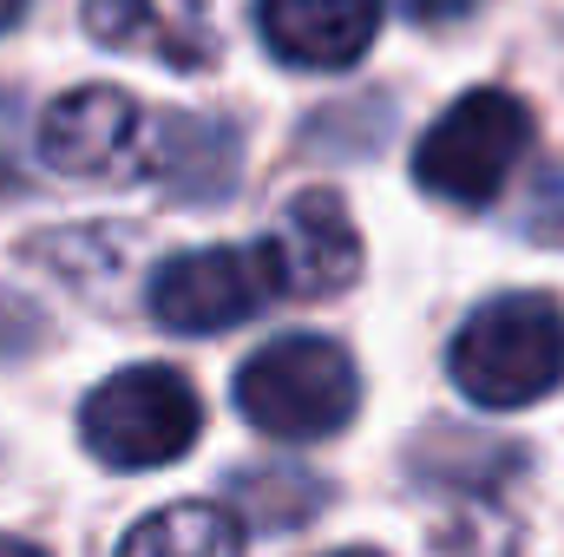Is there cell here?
Wrapping results in <instances>:
<instances>
[{
	"mask_svg": "<svg viewBox=\"0 0 564 557\" xmlns=\"http://www.w3.org/2000/svg\"><path fill=\"white\" fill-rule=\"evenodd\" d=\"M453 381L466 401L512 414L545 401L564 381V308L552 295H499L473 308V321L453 335Z\"/></svg>",
	"mask_w": 564,
	"mask_h": 557,
	"instance_id": "obj_1",
	"label": "cell"
},
{
	"mask_svg": "<svg viewBox=\"0 0 564 557\" xmlns=\"http://www.w3.org/2000/svg\"><path fill=\"white\" fill-rule=\"evenodd\" d=\"M204 433V401L197 387L177 374V368H119L112 381H99L79 407V439L99 466L112 472H151V466H171L197 446Z\"/></svg>",
	"mask_w": 564,
	"mask_h": 557,
	"instance_id": "obj_2",
	"label": "cell"
},
{
	"mask_svg": "<svg viewBox=\"0 0 564 557\" xmlns=\"http://www.w3.org/2000/svg\"><path fill=\"white\" fill-rule=\"evenodd\" d=\"M237 407L270 439H335L361 407V381L348 348L322 335H282L243 361Z\"/></svg>",
	"mask_w": 564,
	"mask_h": 557,
	"instance_id": "obj_3",
	"label": "cell"
},
{
	"mask_svg": "<svg viewBox=\"0 0 564 557\" xmlns=\"http://www.w3.org/2000/svg\"><path fill=\"white\" fill-rule=\"evenodd\" d=\"M525 151H532V112H525V99H512L499 86H479V92L453 99L433 119V132L414 151V177H421L426 197L479 210V204H492L512 184V171H519Z\"/></svg>",
	"mask_w": 564,
	"mask_h": 557,
	"instance_id": "obj_4",
	"label": "cell"
},
{
	"mask_svg": "<svg viewBox=\"0 0 564 557\" xmlns=\"http://www.w3.org/2000/svg\"><path fill=\"white\" fill-rule=\"evenodd\" d=\"M282 295V270L270 243H217L184 250L151 276V315L171 335H224L250 315H263Z\"/></svg>",
	"mask_w": 564,
	"mask_h": 557,
	"instance_id": "obj_5",
	"label": "cell"
},
{
	"mask_svg": "<svg viewBox=\"0 0 564 557\" xmlns=\"http://www.w3.org/2000/svg\"><path fill=\"white\" fill-rule=\"evenodd\" d=\"M40 157L73 184H119L151 157V119L119 86H79L46 106Z\"/></svg>",
	"mask_w": 564,
	"mask_h": 557,
	"instance_id": "obj_6",
	"label": "cell"
},
{
	"mask_svg": "<svg viewBox=\"0 0 564 557\" xmlns=\"http://www.w3.org/2000/svg\"><path fill=\"white\" fill-rule=\"evenodd\" d=\"M270 250H276V270H282V295H302V302L341 295L348 282L361 276V237H355L348 204L335 190L289 197Z\"/></svg>",
	"mask_w": 564,
	"mask_h": 557,
	"instance_id": "obj_7",
	"label": "cell"
},
{
	"mask_svg": "<svg viewBox=\"0 0 564 557\" xmlns=\"http://www.w3.org/2000/svg\"><path fill=\"white\" fill-rule=\"evenodd\" d=\"M257 33L295 73H341L381 33V0H257Z\"/></svg>",
	"mask_w": 564,
	"mask_h": 557,
	"instance_id": "obj_8",
	"label": "cell"
},
{
	"mask_svg": "<svg viewBox=\"0 0 564 557\" xmlns=\"http://www.w3.org/2000/svg\"><path fill=\"white\" fill-rule=\"evenodd\" d=\"M86 33L112 53H151L171 73H204L224 53L204 0H86Z\"/></svg>",
	"mask_w": 564,
	"mask_h": 557,
	"instance_id": "obj_9",
	"label": "cell"
},
{
	"mask_svg": "<svg viewBox=\"0 0 564 557\" xmlns=\"http://www.w3.org/2000/svg\"><path fill=\"white\" fill-rule=\"evenodd\" d=\"M237 164H243V139H237L230 119H210V112H164V119H151L144 171L177 204H224L237 190Z\"/></svg>",
	"mask_w": 564,
	"mask_h": 557,
	"instance_id": "obj_10",
	"label": "cell"
},
{
	"mask_svg": "<svg viewBox=\"0 0 564 557\" xmlns=\"http://www.w3.org/2000/svg\"><path fill=\"white\" fill-rule=\"evenodd\" d=\"M119 557H243V525L224 505L184 499V505H164L144 525H132Z\"/></svg>",
	"mask_w": 564,
	"mask_h": 557,
	"instance_id": "obj_11",
	"label": "cell"
},
{
	"mask_svg": "<svg viewBox=\"0 0 564 557\" xmlns=\"http://www.w3.org/2000/svg\"><path fill=\"white\" fill-rule=\"evenodd\" d=\"M230 499H237V505L250 512V525L270 532V538L295 532L302 518H315V512L328 505V492H322L308 472H295V466H257V472H237V479H230Z\"/></svg>",
	"mask_w": 564,
	"mask_h": 557,
	"instance_id": "obj_12",
	"label": "cell"
},
{
	"mask_svg": "<svg viewBox=\"0 0 564 557\" xmlns=\"http://www.w3.org/2000/svg\"><path fill=\"white\" fill-rule=\"evenodd\" d=\"M26 184V119H20V99L0 92V197Z\"/></svg>",
	"mask_w": 564,
	"mask_h": 557,
	"instance_id": "obj_13",
	"label": "cell"
},
{
	"mask_svg": "<svg viewBox=\"0 0 564 557\" xmlns=\"http://www.w3.org/2000/svg\"><path fill=\"white\" fill-rule=\"evenodd\" d=\"M414 20H459V13H473L479 0H401Z\"/></svg>",
	"mask_w": 564,
	"mask_h": 557,
	"instance_id": "obj_14",
	"label": "cell"
},
{
	"mask_svg": "<svg viewBox=\"0 0 564 557\" xmlns=\"http://www.w3.org/2000/svg\"><path fill=\"white\" fill-rule=\"evenodd\" d=\"M0 557H46L40 545H26V538H0Z\"/></svg>",
	"mask_w": 564,
	"mask_h": 557,
	"instance_id": "obj_15",
	"label": "cell"
},
{
	"mask_svg": "<svg viewBox=\"0 0 564 557\" xmlns=\"http://www.w3.org/2000/svg\"><path fill=\"white\" fill-rule=\"evenodd\" d=\"M20 7H26V0H0V33H7V26L20 20Z\"/></svg>",
	"mask_w": 564,
	"mask_h": 557,
	"instance_id": "obj_16",
	"label": "cell"
},
{
	"mask_svg": "<svg viewBox=\"0 0 564 557\" xmlns=\"http://www.w3.org/2000/svg\"><path fill=\"white\" fill-rule=\"evenodd\" d=\"M328 557H381V551H328Z\"/></svg>",
	"mask_w": 564,
	"mask_h": 557,
	"instance_id": "obj_17",
	"label": "cell"
},
{
	"mask_svg": "<svg viewBox=\"0 0 564 557\" xmlns=\"http://www.w3.org/2000/svg\"><path fill=\"white\" fill-rule=\"evenodd\" d=\"M552 237H558V243H564V223H558V230H552Z\"/></svg>",
	"mask_w": 564,
	"mask_h": 557,
	"instance_id": "obj_18",
	"label": "cell"
}]
</instances>
